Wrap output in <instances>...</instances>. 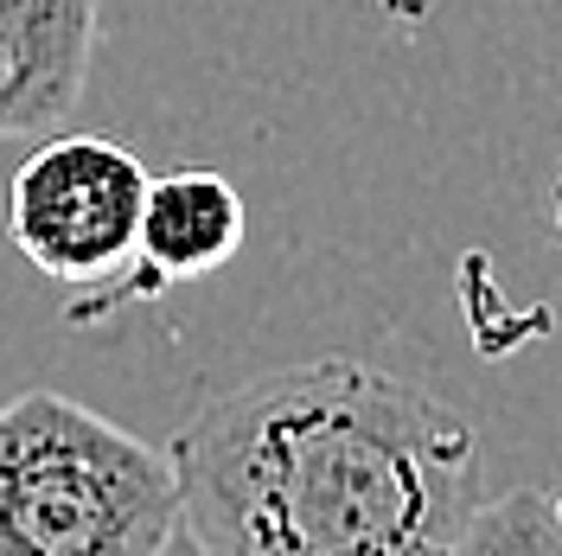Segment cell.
<instances>
[{"label":"cell","instance_id":"obj_3","mask_svg":"<svg viewBox=\"0 0 562 556\" xmlns=\"http://www.w3.org/2000/svg\"><path fill=\"white\" fill-rule=\"evenodd\" d=\"M147 167L122 141L58 135L26 154L7 192V237L45 281L103 288L135 256Z\"/></svg>","mask_w":562,"mask_h":556},{"label":"cell","instance_id":"obj_5","mask_svg":"<svg viewBox=\"0 0 562 556\" xmlns=\"http://www.w3.org/2000/svg\"><path fill=\"white\" fill-rule=\"evenodd\" d=\"M244 192L211 167H179V174H147V199H140L135 224V263L140 288H167V281H192L224 269L244 249Z\"/></svg>","mask_w":562,"mask_h":556},{"label":"cell","instance_id":"obj_1","mask_svg":"<svg viewBox=\"0 0 562 556\" xmlns=\"http://www.w3.org/2000/svg\"><path fill=\"white\" fill-rule=\"evenodd\" d=\"M167 454L211 556H448L480 505L473 422L358 358L237 383Z\"/></svg>","mask_w":562,"mask_h":556},{"label":"cell","instance_id":"obj_4","mask_svg":"<svg viewBox=\"0 0 562 556\" xmlns=\"http://www.w3.org/2000/svg\"><path fill=\"white\" fill-rule=\"evenodd\" d=\"M97 0H0V141L52 135L83 103Z\"/></svg>","mask_w":562,"mask_h":556},{"label":"cell","instance_id":"obj_8","mask_svg":"<svg viewBox=\"0 0 562 556\" xmlns=\"http://www.w3.org/2000/svg\"><path fill=\"white\" fill-rule=\"evenodd\" d=\"M557 237H562V192H557Z\"/></svg>","mask_w":562,"mask_h":556},{"label":"cell","instance_id":"obj_6","mask_svg":"<svg viewBox=\"0 0 562 556\" xmlns=\"http://www.w3.org/2000/svg\"><path fill=\"white\" fill-rule=\"evenodd\" d=\"M448 556H562V519H557V492L518 487L480 499L467 524L454 531Z\"/></svg>","mask_w":562,"mask_h":556},{"label":"cell","instance_id":"obj_7","mask_svg":"<svg viewBox=\"0 0 562 556\" xmlns=\"http://www.w3.org/2000/svg\"><path fill=\"white\" fill-rule=\"evenodd\" d=\"M154 556H211V551L199 544V537H192V531H186V524H179V531H173V537H167V544H160Z\"/></svg>","mask_w":562,"mask_h":556},{"label":"cell","instance_id":"obj_9","mask_svg":"<svg viewBox=\"0 0 562 556\" xmlns=\"http://www.w3.org/2000/svg\"><path fill=\"white\" fill-rule=\"evenodd\" d=\"M557 519H562V492H557Z\"/></svg>","mask_w":562,"mask_h":556},{"label":"cell","instance_id":"obj_2","mask_svg":"<svg viewBox=\"0 0 562 556\" xmlns=\"http://www.w3.org/2000/svg\"><path fill=\"white\" fill-rule=\"evenodd\" d=\"M173 531L167 448L58 390H26L0 410V556H154Z\"/></svg>","mask_w":562,"mask_h":556}]
</instances>
